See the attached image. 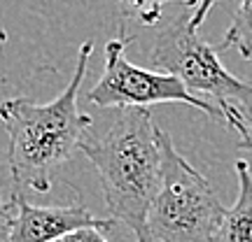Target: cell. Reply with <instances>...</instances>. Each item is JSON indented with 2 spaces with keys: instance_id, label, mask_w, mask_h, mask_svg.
<instances>
[{
  "instance_id": "1",
  "label": "cell",
  "mask_w": 252,
  "mask_h": 242,
  "mask_svg": "<svg viewBox=\"0 0 252 242\" xmlns=\"http://www.w3.org/2000/svg\"><path fill=\"white\" fill-rule=\"evenodd\" d=\"M91 54L94 42H82L70 81L52 103L42 105L28 96L0 103V119L9 135L7 161L14 196H26L28 191L47 193L52 188V175L89 137L94 121L80 112L77 98Z\"/></svg>"
},
{
  "instance_id": "2",
  "label": "cell",
  "mask_w": 252,
  "mask_h": 242,
  "mask_svg": "<svg viewBox=\"0 0 252 242\" xmlns=\"http://www.w3.org/2000/svg\"><path fill=\"white\" fill-rule=\"evenodd\" d=\"M159 126L150 109H119L105 137H87L84 156L100 177L105 207L115 224H124L135 242H152L147 233V215L161 184Z\"/></svg>"
},
{
  "instance_id": "3",
  "label": "cell",
  "mask_w": 252,
  "mask_h": 242,
  "mask_svg": "<svg viewBox=\"0 0 252 242\" xmlns=\"http://www.w3.org/2000/svg\"><path fill=\"white\" fill-rule=\"evenodd\" d=\"M189 19L191 14L175 17L157 35L152 65L173 75L191 96L213 103L222 121L245 135L252 126V84L226 70L217 49L189 26Z\"/></svg>"
},
{
  "instance_id": "4",
  "label": "cell",
  "mask_w": 252,
  "mask_h": 242,
  "mask_svg": "<svg viewBox=\"0 0 252 242\" xmlns=\"http://www.w3.org/2000/svg\"><path fill=\"white\" fill-rule=\"evenodd\" d=\"M161 184L147 215L152 242H210L222 226L226 207L213 184L182 156L171 135L159 128Z\"/></svg>"
},
{
  "instance_id": "5",
  "label": "cell",
  "mask_w": 252,
  "mask_h": 242,
  "mask_svg": "<svg viewBox=\"0 0 252 242\" xmlns=\"http://www.w3.org/2000/svg\"><path fill=\"white\" fill-rule=\"evenodd\" d=\"M128 42H131V37L119 35L105 45L103 75L87 96L91 105L103 109H150V105H159V103H185V105H191V108L206 112L208 117L222 121V114L213 103L191 96L173 75L133 65L124 54Z\"/></svg>"
},
{
  "instance_id": "6",
  "label": "cell",
  "mask_w": 252,
  "mask_h": 242,
  "mask_svg": "<svg viewBox=\"0 0 252 242\" xmlns=\"http://www.w3.org/2000/svg\"><path fill=\"white\" fill-rule=\"evenodd\" d=\"M12 205H14V219H12L9 242H56L82 228L108 231L115 224L112 219L94 216L82 203L40 207L31 205L26 196L12 193Z\"/></svg>"
},
{
  "instance_id": "7",
  "label": "cell",
  "mask_w": 252,
  "mask_h": 242,
  "mask_svg": "<svg viewBox=\"0 0 252 242\" xmlns=\"http://www.w3.org/2000/svg\"><path fill=\"white\" fill-rule=\"evenodd\" d=\"M238 198L226 210L222 226L210 242H252V168L245 161H236Z\"/></svg>"
},
{
  "instance_id": "8",
  "label": "cell",
  "mask_w": 252,
  "mask_h": 242,
  "mask_svg": "<svg viewBox=\"0 0 252 242\" xmlns=\"http://www.w3.org/2000/svg\"><path fill=\"white\" fill-rule=\"evenodd\" d=\"M236 49L238 54L248 58H252V0H238L234 12V21L231 26L226 28L224 40L220 42L217 52L222 49Z\"/></svg>"
},
{
  "instance_id": "9",
  "label": "cell",
  "mask_w": 252,
  "mask_h": 242,
  "mask_svg": "<svg viewBox=\"0 0 252 242\" xmlns=\"http://www.w3.org/2000/svg\"><path fill=\"white\" fill-rule=\"evenodd\" d=\"M117 2L126 17L135 19L145 26H154V24H159L166 5H185L194 12L201 0H117Z\"/></svg>"
},
{
  "instance_id": "10",
  "label": "cell",
  "mask_w": 252,
  "mask_h": 242,
  "mask_svg": "<svg viewBox=\"0 0 252 242\" xmlns=\"http://www.w3.org/2000/svg\"><path fill=\"white\" fill-rule=\"evenodd\" d=\"M56 242H108L105 238V231H98V228H82V231H75V233L65 235Z\"/></svg>"
},
{
  "instance_id": "11",
  "label": "cell",
  "mask_w": 252,
  "mask_h": 242,
  "mask_svg": "<svg viewBox=\"0 0 252 242\" xmlns=\"http://www.w3.org/2000/svg\"><path fill=\"white\" fill-rule=\"evenodd\" d=\"M12 219H14V205H0V242H9L12 231Z\"/></svg>"
},
{
  "instance_id": "12",
  "label": "cell",
  "mask_w": 252,
  "mask_h": 242,
  "mask_svg": "<svg viewBox=\"0 0 252 242\" xmlns=\"http://www.w3.org/2000/svg\"><path fill=\"white\" fill-rule=\"evenodd\" d=\"M215 2H217V0H201V2H198V7L194 9V12H191V19H189V26H191L194 30H196V28L201 26L203 21H206V17L210 14V9L215 7Z\"/></svg>"
},
{
  "instance_id": "13",
  "label": "cell",
  "mask_w": 252,
  "mask_h": 242,
  "mask_svg": "<svg viewBox=\"0 0 252 242\" xmlns=\"http://www.w3.org/2000/svg\"><path fill=\"white\" fill-rule=\"evenodd\" d=\"M238 149H245V152H252V126L248 128V133L241 135V142H238Z\"/></svg>"
},
{
  "instance_id": "14",
  "label": "cell",
  "mask_w": 252,
  "mask_h": 242,
  "mask_svg": "<svg viewBox=\"0 0 252 242\" xmlns=\"http://www.w3.org/2000/svg\"><path fill=\"white\" fill-rule=\"evenodd\" d=\"M7 42V33H5V28H0V47Z\"/></svg>"
},
{
  "instance_id": "15",
  "label": "cell",
  "mask_w": 252,
  "mask_h": 242,
  "mask_svg": "<svg viewBox=\"0 0 252 242\" xmlns=\"http://www.w3.org/2000/svg\"><path fill=\"white\" fill-rule=\"evenodd\" d=\"M0 205H2V203H0Z\"/></svg>"
}]
</instances>
